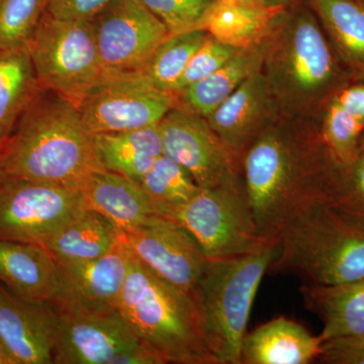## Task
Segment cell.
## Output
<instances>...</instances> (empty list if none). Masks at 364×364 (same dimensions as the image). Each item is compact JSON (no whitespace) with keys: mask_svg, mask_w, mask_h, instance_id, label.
I'll list each match as a JSON object with an SVG mask.
<instances>
[{"mask_svg":"<svg viewBox=\"0 0 364 364\" xmlns=\"http://www.w3.org/2000/svg\"><path fill=\"white\" fill-rule=\"evenodd\" d=\"M273 100L272 87L261 69L207 117L208 123L235 156L242 160L249 146L265 130Z\"/></svg>","mask_w":364,"mask_h":364,"instance_id":"17","label":"cell"},{"mask_svg":"<svg viewBox=\"0 0 364 364\" xmlns=\"http://www.w3.org/2000/svg\"><path fill=\"white\" fill-rule=\"evenodd\" d=\"M90 23L105 73L140 72L170 36L143 0H112Z\"/></svg>","mask_w":364,"mask_h":364,"instance_id":"11","label":"cell"},{"mask_svg":"<svg viewBox=\"0 0 364 364\" xmlns=\"http://www.w3.org/2000/svg\"><path fill=\"white\" fill-rule=\"evenodd\" d=\"M279 243L237 257L208 260L195 299L219 364H241V346L254 299Z\"/></svg>","mask_w":364,"mask_h":364,"instance_id":"6","label":"cell"},{"mask_svg":"<svg viewBox=\"0 0 364 364\" xmlns=\"http://www.w3.org/2000/svg\"><path fill=\"white\" fill-rule=\"evenodd\" d=\"M306 306L322 318V342L364 335V279L301 287Z\"/></svg>","mask_w":364,"mask_h":364,"instance_id":"22","label":"cell"},{"mask_svg":"<svg viewBox=\"0 0 364 364\" xmlns=\"http://www.w3.org/2000/svg\"><path fill=\"white\" fill-rule=\"evenodd\" d=\"M249 203L263 240L279 243L294 218L328 203L342 166L317 136L265 129L242 157Z\"/></svg>","mask_w":364,"mask_h":364,"instance_id":"1","label":"cell"},{"mask_svg":"<svg viewBox=\"0 0 364 364\" xmlns=\"http://www.w3.org/2000/svg\"><path fill=\"white\" fill-rule=\"evenodd\" d=\"M317 360L330 364H364V335L323 342Z\"/></svg>","mask_w":364,"mask_h":364,"instance_id":"35","label":"cell"},{"mask_svg":"<svg viewBox=\"0 0 364 364\" xmlns=\"http://www.w3.org/2000/svg\"><path fill=\"white\" fill-rule=\"evenodd\" d=\"M7 176L82 191L104 170L76 105L42 90L16 122L1 149Z\"/></svg>","mask_w":364,"mask_h":364,"instance_id":"2","label":"cell"},{"mask_svg":"<svg viewBox=\"0 0 364 364\" xmlns=\"http://www.w3.org/2000/svg\"><path fill=\"white\" fill-rule=\"evenodd\" d=\"M363 149H364V133H363V136H361V140H360V150H363Z\"/></svg>","mask_w":364,"mask_h":364,"instance_id":"42","label":"cell"},{"mask_svg":"<svg viewBox=\"0 0 364 364\" xmlns=\"http://www.w3.org/2000/svg\"><path fill=\"white\" fill-rule=\"evenodd\" d=\"M82 191L87 208L105 215L122 233L158 215L138 182L107 170L93 172Z\"/></svg>","mask_w":364,"mask_h":364,"instance_id":"21","label":"cell"},{"mask_svg":"<svg viewBox=\"0 0 364 364\" xmlns=\"http://www.w3.org/2000/svg\"><path fill=\"white\" fill-rule=\"evenodd\" d=\"M358 1H364V0H358Z\"/></svg>","mask_w":364,"mask_h":364,"instance_id":"44","label":"cell"},{"mask_svg":"<svg viewBox=\"0 0 364 364\" xmlns=\"http://www.w3.org/2000/svg\"><path fill=\"white\" fill-rule=\"evenodd\" d=\"M260 1L270 6L291 7L294 6L298 0H260Z\"/></svg>","mask_w":364,"mask_h":364,"instance_id":"40","label":"cell"},{"mask_svg":"<svg viewBox=\"0 0 364 364\" xmlns=\"http://www.w3.org/2000/svg\"><path fill=\"white\" fill-rule=\"evenodd\" d=\"M49 0H0V51L28 47Z\"/></svg>","mask_w":364,"mask_h":364,"instance_id":"31","label":"cell"},{"mask_svg":"<svg viewBox=\"0 0 364 364\" xmlns=\"http://www.w3.org/2000/svg\"><path fill=\"white\" fill-rule=\"evenodd\" d=\"M109 364H161L159 359L143 345L117 354Z\"/></svg>","mask_w":364,"mask_h":364,"instance_id":"38","label":"cell"},{"mask_svg":"<svg viewBox=\"0 0 364 364\" xmlns=\"http://www.w3.org/2000/svg\"><path fill=\"white\" fill-rule=\"evenodd\" d=\"M28 49L41 87L77 107L105 76L90 21L59 18L47 11Z\"/></svg>","mask_w":364,"mask_h":364,"instance_id":"7","label":"cell"},{"mask_svg":"<svg viewBox=\"0 0 364 364\" xmlns=\"http://www.w3.org/2000/svg\"><path fill=\"white\" fill-rule=\"evenodd\" d=\"M42 90L28 47L0 51V150Z\"/></svg>","mask_w":364,"mask_h":364,"instance_id":"27","label":"cell"},{"mask_svg":"<svg viewBox=\"0 0 364 364\" xmlns=\"http://www.w3.org/2000/svg\"><path fill=\"white\" fill-rule=\"evenodd\" d=\"M269 269L301 275L308 284L364 279V223L328 203L311 205L280 236Z\"/></svg>","mask_w":364,"mask_h":364,"instance_id":"5","label":"cell"},{"mask_svg":"<svg viewBox=\"0 0 364 364\" xmlns=\"http://www.w3.org/2000/svg\"><path fill=\"white\" fill-rule=\"evenodd\" d=\"M133 261L124 241L97 259L58 262V289L54 305L59 313L91 315L117 311Z\"/></svg>","mask_w":364,"mask_h":364,"instance_id":"14","label":"cell"},{"mask_svg":"<svg viewBox=\"0 0 364 364\" xmlns=\"http://www.w3.org/2000/svg\"><path fill=\"white\" fill-rule=\"evenodd\" d=\"M139 184L162 217L183 207L202 189L188 170L164 155L158 158Z\"/></svg>","mask_w":364,"mask_h":364,"instance_id":"28","label":"cell"},{"mask_svg":"<svg viewBox=\"0 0 364 364\" xmlns=\"http://www.w3.org/2000/svg\"><path fill=\"white\" fill-rule=\"evenodd\" d=\"M287 9L260 0H215L198 28L235 49H249L268 39Z\"/></svg>","mask_w":364,"mask_h":364,"instance_id":"18","label":"cell"},{"mask_svg":"<svg viewBox=\"0 0 364 364\" xmlns=\"http://www.w3.org/2000/svg\"><path fill=\"white\" fill-rule=\"evenodd\" d=\"M167 219L178 223L198 242L208 259L253 253L269 242L258 233L245 183L240 177L202 188Z\"/></svg>","mask_w":364,"mask_h":364,"instance_id":"8","label":"cell"},{"mask_svg":"<svg viewBox=\"0 0 364 364\" xmlns=\"http://www.w3.org/2000/svg\"><path fill=\"white\" fill-rule=\"evenodd\" d=\"M0 364H16V360L7 351L1 340H0Z\"/></svg>","mask_w":364,"mask_h":364,"instance_id":"39","label":"cell"},{"mask_svg":"<svg viewBox=\"0 0 364 364\" xmlns=\"http://www.w3.org/2000/svg\"><path fill=\"white\" fill-rule=\"evenodd\" d=\"M117 310L161 364H219L195 298L134 255Z\"/></svg>","mask_w":364,"mask_h":364,"instance_id":"3","label":"cell"},{"mask_svg":"<svg viewBox=\"0 0 364 364\" xmlns=\"http://www.w3.org/2000/svg\"><path fill=\"white\" fill-rule=\"evenodd\" d=\"M215 0H143L171 35L198 28Z\"/></svg>","mask_w":364,"mask_h":364,"instance_id":"32","label":"cell"},{"mask_svg":"<svg viewBox=\"0 0 364 364\" xmlns=\"http://www.w3.org/2000/svg\"><path fill=\"white\" fill-rule=\"evenodd\" d=\"M178 105L176 93L156 87L141 72L105 73L78 105L91 135L156 126Z\"/></svg>","mask_w":364,"mask_h":364,"instance_id":"9","label":"cell"},{"mask_svg":"<svg viewBox=\"0 0 364 364\" xmlns=\"http://www.w3.org/2000/svg\"><path fill=\"white\" fill-rule=\"evenodd\" d=\"M7 178H9V176H7L6 169H4L1 150H0V186H1V184L4 183V182L6 181Z\"/></svg>","mask_w":364,"mask_h":364,"instance_id":"41","label":"cell"},{"mask_svg":"<svg viewBox=\"0 0 364 364\" xmlns=\"http://www.w3.org/2000/svg\"><path fill=\"white\" fill-rule=\"evenodd\" d=\"M358 2H360L361 6H363L364 7V1H358Z\"/></svg>","mask_w":364,"mask_h":364,"instance_id":"43","label":"cell"},{"mask_svg":"<svg viewBox=\"0 0 364 364\" xmlns=\"http://www.w3.org/2000/svg\"><path fill=\"white\" fill-rule=\"evenodd\" d=\"M320 336L286 317L273 318L242 341L241 364H308L318 358Z\"/></svg>","mask_w":364,"mask_h":364,"instance_id":"20","label":"cell"},{"mask_svg":"<svg viewBox=\"0 0 364 364\" xmlns=\"http://www.w3.org/2000/svg\"><path fill=\"white\" fill-rule=\"evenodd\" d=\"M361 151H364V149L361 150Z\"/></svg>","mask_w":364,"mask_h":364,"instance_id":"45","label":"cell"},{"mask_svg":"<svg viewBox=\"0 0 364 364\" xmlns=\"http://www.w3.org/2000/svg\"><path fill=\"white\" fill-rule=\"evenodd\" d=\"M86 208L82 191L9 177L0 186V239L43 246Z\"/></svg>","mask_w":364,"mask_h":364,"instance_id":"10","label":"cell"},{"mask_svg":"<svg viewBox=\"0 0 364 364\" xmlns=\"http://www.w3.org/2000/svg\"><path fill=\"white\" fill-rule=\"evenodd\" d=\"M123 242V233L105 215L86 208L44 244L61 262L97 259Z\"/></svg>","mask_w":364,"mask_h":364,"instance_id":"24","label":"cell"},{"mask_svg":"<svg viewBox=\"0 0 364 364\" xmlns=\"http://www.w3.org/2000/svg\"><path fill=\"white\" fill-rule=\"evenodd\" d=\"M59 318L53 304L23 298L0 284V340L16 364L54 363Z\"/></svg>","mask_w":364,"mask_h":364,"instance_id":"16","label":"cell"},{"mask_svg":"<svg viewBox=\"0 0 364 364\" xmlns=\"http://www.w3.org/2000/svg\"><path fill=\"white\" fill-rule=\"evenodd\" d=\"M328 205H334L364 223V151L350 166L342 167Z\"/></svg>","mask_w":364,"mask_h":364,"instance_id":"33","label":"cell"},{"mask_svg":"<svg viewBox=\"0 0 364 364\" xmlns=\"http://www.w3.org/2000/svg\"><path fill=\"white\" fill-rule=\"evenodd\" d=\"M265 49L267 41L238 50L221 68L179 92L178 105L207 119L246 79L262 69Z\"/></svg>","mask_w":364,"mask_h":364,"instance_id":"25","label":"cell"},{"mask_svg":"<svg viewBox=\"0 0 364 364\" xmlns=\"http://www.w3.org/2000/svg\"><path fill=\"white\" fill-rule=\"evenodd\" d=\"M123 241L158 277L195 298L210 259L178 223L153 215L142 226L123 233Z\"/></svg>","mask_w":364,"mask_h":364,"instance_id":"13","label":"cell"},{"mask_svg":"<svg viewBox=\"0 0 364 364\" xmlns=\"http://www.w3.org/2000/svg\"><path fill=\"white\" fill-rule=\"evenodd\" d=\"M102 169L140 182L162 155L159 127L92 135Z\"/></svg>","mask_w":364,"mask_h":364,"instance_id":"23","label":"cell"},{"mask_svg":"<svg viewBox=\"0 0 364 364\" xmlns=\"http://www.w3.org/2000/svg\"><path fill=\"white\" fill-rule=\"evenodd\" d=\"M112 0H49L48 11L65 20L90 21Z\"/></svg>","mask_w":364,"mask_h":364,"instance_id":"36","label":"cell"},{"mask_svg":"<svg viewBox=\"0 0 364 364\" xmlns=\"http://www.w3.org/2000/svg\"><path fill=\"white\" fill-rule=\"evenodd\" d=\"M363 133L364 124L350 116L333 97L327 102L321 136L341 166H350L358 159Z\"/></svg>","mask_w":364,"mask_h":364,"instance_id":"30","label":"cell"},{"mask_svg":"<svg viewBox=\"0 0 364 364\" xmlns=\"http://www.w3.org/2000/svg\"><path fill=\"white\" fill-rule=\"evenodd\" d=\"M263 73L273 95L293 109L331 100L352 79L315 16L291 6L267 40Z\"/></svg>","mask_w":364,"mask_h":364,"instance_id":"4","label":"cell"},{"mask_svg":"<svg viewBox=\"0 0 364 364\" xmlns=\"http://www.w3.org/2000/svg\"><path fill=\"white\" fill-rule=\"evenodd\" d=\"M162 155L178 163L200 188H210L238 176V159L210 128L207 119L184 109H172L158 124Z\"/></svg>","mask_w":364,"mask_h":364,"instance_id":"12","label":"cell"},{"mask_svg":"<svg viewBox=\"0 0 364 364\" xmlns=\"http://www.w3.org/2000/svg\"><path fill=\"white\" fill-rule=\"evenodd\" d=\"M237 51L238 49L223 44L212 36L208 35L202 46L189 61L188 65L186 66L181 78L174 88V93L177 95L188 86L214 73L229 61Z\"/></svg>","mask_w":364,"mask_h":364,"instance_id":"34","label":"cell"},{"mask_svg":"<svg viewBox=\"0 0 364 364\" xmlns=\"http://www.w3.org/2000/svg\"><path fill=\"white\" fill-rule=\"evenodd\" d=\"M335 100L350 116L364 124V81L345 86L334 95Z\"/></svg>","mask_w":364,"mask_h":364,"instance_id":"37","label":"cell"},{"mask_svg":"<svg viewBox=\"0 0 364 364\" xmlns=\"http://www.w3.org/2000/svg\"><path fill=\"white\" fill-rule=\"evenodd\" d=\"M353 81H364V7L358 0H309Z\"/></svg>","mask_w":364,"mask_h":364,"instance_id":"26","label":"cell"},{"mask_svg":"<svg viewBox=\"0 0 364 364\" xmlns=\"http://www.w3.org/2000/svg\"><path fill=\"white\" fill-rule=\"evenodd\" d=\"M59 314L55 364H109L117 354L142 345L119 310Z\"/></svg>","mask_w":364,"mask_h":364,"instance_id":"15","label":"cell"},{"mask_svg":"<svg viewBox=\"0 0 364 364\" xmlns=\"http://www.w3.org/2000/svg\"><path fill=\"white\" fill-rule=\"evenodd\" d=\"M208 33L200 28L171 35L155 50L141 73L163 91L174 93L193 55Z\"/></svg>","mask_w":364,"mask_h":364,"instance_id":"29","label":"cell"},{"mask_svg":"<svg viewBox=\"0 0 364 364\" xmlns=\"http://www.w3.org/2000/svg\"><path fill=\"white\" fill-rule=\"evenodd\" d=\"M58 262L44 246L0 239V284L33 301L54 303Z\"/></svg>","mask_w":364,"mask_h":364,"instance_id":"19","label":"cell"}]
</instances>
